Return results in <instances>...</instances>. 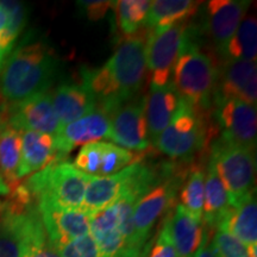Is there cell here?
Wrapping results in <instances>:
<instances>
[{"label":"cell","mask_w":257,"mask_h":257,"mask_svg":"<svg viewBox=\"0 0 257 257\" xmlns=\"http://www.w3.org/2000/svg\"><path fill=\"white\" fill-rule=\"evenodd\" d=\"M147 40L144 34L127 36L101 68L82 72V85L112 114L121 104L136 98L146 80Z\"/></svg>","instance_id":"6da1fadb"},{"label":"cell","mask_w":257,"mask_h":257,"mask_svg":"<svg viewBox=\"0 0 257 257\" xmlns=\"http://www.w3.org/2000/svg\"><path fill=\"white\" fill-rule=\"evenodd\" d=\"M59 62L49 44L27 42L12 50L0 72V96L9 105L48 92Z\"/></svg>","instance_id":"7a4b0ae2"},{"label":"cell","mask_w":257,"mask_h":257,"mask_svg":"<svg viewBox=\"0 0 257 257\" xmlns=\"http://www.w3.org/2000/svg\"><path fill=\"white\" fill-rule=\"evenodd\" d=\"M91 176L72 163L55 159L49 166L35 173L24 182L36 205L61 208H81Z\"/></svg>","instance_id":"3957f363"},{"label":"cell","mask_w":257,"mask_h":257,"mask_svg":"<svg viewBox=\"0 0 257 257\" xmlns=\"http://www.w3.org/2000/svg\"><path fill=\"white\" fill-rule=\"evenodd\" d=\"M172 74V85L180 99L195 110L201 111L207 107L216 87L218 74L211 57L199 50L189 38L176 60Z\"/></svg>","instance_id":"277c9868"},{"label":"cell","mask_w":257,"mask_h":257,"mask_svg":"<svg viewBox=\"0 0 257 257\" xmlns=\"http://www.w3.org/2000/svg\"><path fill=\"white\" fill-rule=\"evenodd\" d=\"M46 242L37 205L6 201L0 219V257H29Z\"/></svg>","instance_id":"5b68a950"},{"label":"cell","mask_w":257,"mask_h":257,"mask_svg":"<svg viewBox=\"0 0 257 257\" xmlns=\"http://www.w3.org/2000/svg\"><path fill=\"white\" fill-rule=\"evenodd\" d=\"M210 165L229 194L231 207L253 192L256 159L252 150L219 140L212 148Z\"/></svg>","instance_id":"8992f818"},{"label":"cell","mask_w":257,"mask_h":257,"mask_svg":"<svg viewBox=\"0 0 257 257\" xmlns=\"http://www.w3.org/2000/svg\"><path fill=\"white\" fill-rule=\"evenodd\" d=\"M206 131L201 111L180 99L174 117L154 146L172 159L188 160L204 148L207 140Z\"/></svg>","instance_id":"52a82bcc"},{"label":"cell","mask_w":257,"mask_h":257,"mask_svg":"<svg viewBox=\"0 0 257 257\" xmlns=\"http://www.w3.org/2000/svg\"><path fill=\"white\" fill-rule=\"evenodd\" d=\"M189 35L187 23L173 25L161 31H152L148 35L147 69L150 72L152 87L168 85L174 64Z\"/></svg>","instance_id":"ba28073f"},{"label":"cell","mask_w":257,"mask_h":257,"mask_svg":"<svg viewBox=\"0 0 257 257\" xmlns=\"http://www.w3.org/2000/svg\"><path fill=\"white\" fill-rule=\"evenodd\" d=\"M178 187V179L165 176L137 200L134 208V229L142 248L156 221L174 205Z\"/></svg>","instance_id":"9c48e42d"},{"label":"cell","mask_w":257,"mask_h":257,"mask_svg":"<svg viewBox=\"0 0 257 257\" xmlns=\"http://www.w3.org/2000/svg\"><path fill=\"white\" fill-rule=\"evenodd\" d=\"M108 138L126 150L144 152L150 146L146 118V99L134 98L113 112Z\"/></svg>","instance_id":"30bf717a"},{"label":"cell","mask_w":257,"mask_h":257,"mask_svg":"<svg viewBox=\"0 0 257 257\" xmlns=\"http://www.w3.org/2000/svg\"><path fill=\"white\" fill-rule=\"evenodd\" d=\"M217 102V120L221 141L255 152L257 141L256 106L239 100Z\"/></svg>","instance_id":"8fae6325"},{"label":"cell","mask_w":257,"mask_h":257,"mask_svg":"<svg viewBox=\"0 0 257 257\" xmlns=\"http://www.w3.org/2000/svg\"><path fill=\"white\" fill-rule=\"evenodd\" d=\"M112 114L100 104L88 114L59 128L55 141L56 159L67 155L80 146L96 142L100 138H108Z\"/></svg>","instance_id":"7c38bea8"},{"label":"cell","mask_w":257,"mask_h":257,"mask_svg":"<svg viewBox=\"0 0 257 257\" xmlns=\"http://www.w3.org/2000/svg\"><path fill=\"white\" fill-rule=\"evenodd\" d=\"M48 243L57 250L73 240L81 238L91 230V214L82 208H61L37 205Z\"/></svg>","instance_id":"4fadbf2b"},{"label":"cell","mask_w":257,"mask_h":257,"mask_svg":"<svg viewBox=\"0 0 257 257\" xmlns=\"http://www.w3.org/2000/svg\"><path fill=\"white\" fill-rule=\"evenodd\" d=\"M5 125L18 131H37L55 136L60 121L54 110L50 92L38 93L17 104L9 105Z\"/></svg>","instance_id":"5bb4252c"},{"label":"cell","mask_w":257,"mask_h":257,"mask_svg":"<svg viewBox=\"0 0 257 257\" xmlns=\"http://www.w3.org/2000/svg\"><path fill=\"white\" fill-rule=\"evenodd\" d=\"M146 166V163L136 161L113 175L101 178L91 176L86 187L82 210L93 214L111 206L140 178Z\"/></svg>","instance_id":"9a60e30c"},{"label":"cell","mask_w":257,"mask_h":257,"mask_svg":"<svg viewBox=\"0 0 257 257\" xmlns=\"http://www.w3.org/2000/svg\"><path fill=\"white\" fill-rule=\"evenodd\" d=\"M135 155L130 150L107 142H92L81 147L73 166L89 176L101 178L120 172L133 163Z\"/></svg>","instance_id":"2e32d148"},{"label":"cell","mask_w":257,"mask_h":257,"mask_svg":"<svg viewBox=\"0 0 257 257\" xmlns=\"http://www.w3.org/2000/svg\"><path fill=\"white\" fill-rule=\"evenodd\" d=\"M250 5L249 0H211L206 4V31L220 54H224Z\"/></svg>","instance_id":"e0dca14e"},{"label":"cell","mask_w":257,"mask_h":257,"mask_svg":"<svg viewBox=\"0 0 257 257\" xmlns=\"http://www.w3.org/2000/svg\"><path fill=\"white\" fill-rule=\"evenodd\" d=\"M216 101L239 100L256 106L257 69L256 62L227 61L226 66L217 79Z\"/></svg>","instance_id":"ac0fdd59"},{"label":"cell","mask_w":257,"mask_h":257,"mask_svg":"<svg viewBox=\"0 0 257 257\" xmlns=\"http://www.w3.org/2000/svg\"><path fill=\"white\" fill-rule=\"evenodd\" d=\"M50 95L60 127L88 114L98 105L95 96L82 83H61Z\"/></svg>","instance_id":"d6986e66"},{"label":"cell","mask_w":257,"mask_h":257,"mask_svg":"<svg viewBox=\"0 0 257 257\" xmlns=\"http://www.w3.org/2000/svg\"><path fill=\"white\" fill-rule=\"evenodd\" d=\"M169 230L178 257H193L207 238L206 227L195 219L181 205H176L168 214Z\"/></svg>","instance_id":"ffe728a7"},{"label":"cell","mask_w":257,"mask_h":257,"mask_svg":"<svg viewBox=\"0 0 257 257\" xmlns=\"http://www.w3.org/2000/svg\"><path fill=\"white\" fill-rule=\"evenodd\" d=\"M22 152L18 167V180L35 174L56 159L54 136L37 131H21Z\"/></svg>","instance_id":"44dd1931"},{"label":"cell","mask_w":257,"mask_h":257,"mask_svg":"<svg viewBox=\"0 0 257 257\" xmlns=\"http://www.w3.org/2000/svg\"><path fill=\"white\" fill-rule=\"evenodd\" d=\"M180 96L172 83L163 87H152L146 100V118L149 140L155 144L157 138L174 117L179 107Z\"/></svg>","instance_id":"7402d4cb"},{"label":"cell","mask_w":257,"mask_h":257,"mask_svg":"<svg viewBox=\"0 0 257 257\" xmlns=\"http://www.w3.org/2000/svg\"><path fill=\"white\" fill-rule=\"evenodd\" d=\"M217 230H224L246 246L257 245V205L255 191L226 212Z\"/></svg>","instance_id":"603a6c76"},{"label":"cell","mask_w":257,"mask_h":257,"mask_svg":"<svg viewBox=\"0 0 257 257\" xmlns=\"http://www.w3.org/2000/svg\"><path fill=\"white\" fill-rule=\"evenodd\" d=\"M200 4V2L194 0H155L152 2L144 25L155 32L187 23Z\"/></svg>","instance_id":"cb8c5ba5"},{"label":"cell","mask_w":257,"mask_h":257,"mask_svg":"<svg viewBox=\"0 0 257 257\" xmlns=\"http://www.w3.org/2000/svg\"><path fill=\"white\" fill-rule=\"evenodd\" d=\"M230 199L223 182L218 178L216 170L208 163L205 174L204 208H202V224L205 227L213 230L230 210Z\"/></svg>","instance_id":"d4e9b609"},{"label":"cell","mask_w":257,"mask_h":257,"mask_svg":"<svg viewBox=\"0 0 257 257\" xmlns=\"http://www.w3.org/2000/svg\"><path fill=\"white\" fill-rule=\"evenodd\" d=\"M21 131L5 125L0 131V175L11 193L19 185L17 176L21 162Z\"/></svg>","instance_id":"484cf974"},{"label":"cell","mask_w":257,"mask_h":257,"mask_svg":"<svg viewBox=\"0 0 257 257\" xmlns=\"http://www.w3.org/2000/svg\"><path fill=\"white\" fill-rule=\"evenodd\" d=\"M223 55L229 61L256 62L257 23L255 17H246L240 22L238 29L225 48Z\"/></svg>","instance_id":"4316f807"},{"label":"cell","mask_w":257,"mask_h":257,"mask_svg":"<svg viewBox=\"0 0 257 257\" xmlns=\"http://www.w3.org/2000/svg\"><path fill=\"white\" fill-rule=\"evenodd\" d=\"M117 10L118 27L126 36L137 34L149 12L152 2L150 0H120L114 2Z\"/></svg>","instance_id":"83f0119b"},{"label":"cell","mask_w":257,"mask_h":257,"mask_svg":"<svg viewBox=\"0 0 257 257\" xmlns=\"http://www.w3.org/2000/svg\"><path fill=\"white\" fill-rule=\"evenodd\" d=\"M204 186L205 172L202 169L192 170L180 192L181 206L195 219L202 221L204 208Z\"/></svg>","instance_id":"f1b7e54d"},{"label":"cell","mask_w":257,"mask_h":257,"mask_svg":"<svg viewBox=\"0 0 257 257\" xmlns=\"http://www.w3.org/2000/svg\"><path fill=\"white\" fill-rule=\"evenodd\" d=\"M8 12V27L0 32V47L14 50L15 43L27 24L28 12L24 4L19 2H2Z\"/></svg>","instance_id":"f546056e"},{"label":"cell","mask_w":257,"mask_h":257,"mask_svg":"<svg viewBox=\"0 0 257 257\" xmlns=\"http://www.w3.org/2000/svg\"><path fill=\"white\" fill-rule=\"evenodd\" d=\"M210 244L218 257H249L248 246L224 230H217Z\"/></svg>","instance_id":"4dcf8cb0"},{"label":"cell","mask_w":257,"mask_h":257,"mask_svg":"<svg viewBox=\"0 0 257 257\" xmlns=\"http://www.w3.org/2000/svg\"><path fill=\"white\" fill-rule=\"evenodd\" d=\"M56 251L61 257H101L91 233L61 246Z\"/></svg>","instance_id":"1f68e13d"},{"label":"cell","mask_w":257,"mask_h":257,"mask_svg":"<svg viewBox=\"0 0 257 257\" xmlns=\"http://www.w3.org/2000/svg\"><path fill=\"white\" fill-rule=\"evenodd\" d=\"M146 257H178L169 230L168 216L163 220L159 234L152 246L146 248Z\"/></svg>","instance_id":"d6a6232c"},{"label":"cell","mask_w":257,"mask_h":257,"mask_svg":"<svg viewBox=\"0 0 257 257\" xmlns=\"http://www.w3.org/2000/svg\"><path fill=\"white\" fill-rule=\"evenodd\" d=\"M78 4L83 10L88 19L99 21V19L105 17L110 8L113 6L114 2H108V0H82V2H78Z\"/></svg>","instance_id":"836d02e7"},{"label":"cell","mask_w":257,"mask_h":257,"mask_svg":"<svg viewBox=\"0 0 257 257\" xmlns=\"http://www.w3.org/2000/svg\"><path fill=\"white\" fill-rule=\"evenodd\" d=\"M29 257H61V256L47 240L43 245L40 246L37 250H35V251L32 252Z\"/></svg>","instance_id":"e575fe53"},{"label":"cell","mask_w":257,"mask_h":257,"mask_svg":"<svg viewBox=\"0 0 257 257\" xmlns=\"http://www.w3.org/2000/svg\"><path fill=\"white\" fill-rule=\"evenodd\" d=\"M193 257H218V255L214 252V250L212 249L211 244L207 243V238L202 243V245L198 249V251L195 252V255Z\"/></svg>","instance_id":"d590c367"},{"label":"cell","mask_w":257,"mask_h":257,"mask_svg":"<svg viewBox=\"0 0 257 257\" xmlns=\"http://www.w3.org/2000/svg\"><path fill=\"white\" fill-rule=\"evenodd\" d=\"M11 53L12 51L6 50V49H4V48L0 47V72L3 70V67H4L6 60H8V57L10 56V54Z\"/></svg>","instance_id":"8d00e7d4"},{"label":"cell","mask_w":257,"mask_h":257,"mask_svg":"<svg viewBox=\"0 0 257 257\" xmlns=\"http://www.w3.org/2000/svg\"><path fill=\"white\" fill-rule=\"evenodd\" d=\"M10 194V189L6 184L3 180L2 175H0V197H4V195H9Z\"/></svg>","instance_id":"74e56055"},{"label":"cell","mask_w":257,"mask_h":257,"mask_svg":"<svg viewBox=\"0 0 257 257\" xmlns=\"http://www.w3.org/2000/svg\"><path fill=\"white\" fill-rule=\"evenodd\" d=\"M5 206H6V201L0 200V219H2L3 213H4V211H5Z\"/></svg>","instance_id":"f35d334b"},{"label":"cell","mask_w":257,"mask_h":257,"mask_svg":"<svg viewBox=\"0 0 257 257\" xmlns=\"http://www.w3.org/2000/svg\"><path fill=\"white\" fill-rule=\"evenodd\" d=\"M3 126H4V118H3V114H2V111H0V131H2Z\"/></svg>","instance_id":"ab89813d"},{"label":"cell","mask_w":257,"mask_h":257,"mask_svg":"<svg viewBox=\"0 0 257 257\" xmlns=\"http://www.w3.org/2000/svg\"><path fill=\"white\" fill-rule=\"evenodd\" d=\"M140 257H146V250H144V251H142V253H141Z\"/></svg>","instance_id":"60d3db41"}]
</instances>
